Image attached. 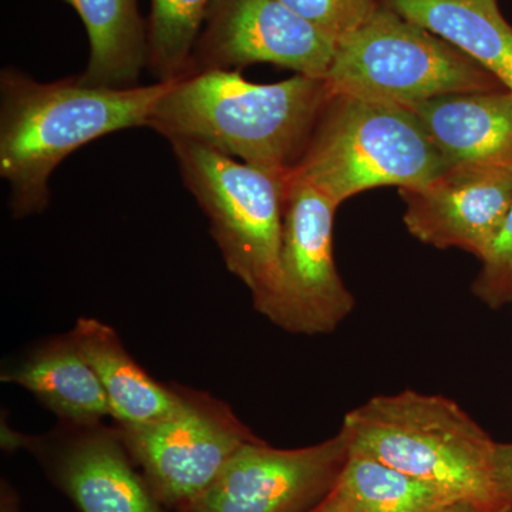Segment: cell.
Returning a JSON list of instances; mask_svg holds the SVG:
<instances>
[{
  "mask_svg": "<svg viewBox=\"0 0 512 512\" xmlns=\"http://www.w3.org/2000/svg\"><path fill=\"white\" fill-rule=\"evenodd\" d=\"M171 82L99 87L82 77L36 82L19 70L0 73V175L10 185L13 217L39 214L49 180L70 154L127 128L147 127Z\"/></svg>",
  "mask_w": 512,
  "mask_h": 512,
  "instance_id": "6da1fadb",
  "label": "cell"
},
{
  "mask_svg": "<svg viewBox=\"0 0 512 512\" xmlns=\"http://www.w3.org/2000/svg\"><path fill=\"white\" fill-rule=\"evenodd\" d=\"M332 96L325 77L295 74L259 84L241 70L207 69L173 80L148 126L275 173H291Z\"/></svg>",
  "mask_w": 512,
  "mask_h": 512,
  "instance_id": "7a4b0ae2",
  "label": "cell"
},
{
  "mask_svg": "<svg viewBox=\"0 0 512 512\" xmlns=\"http://www.w3.org/2000/svg\"><path fill=\"white\" fill-rule=\"evenodd\" d=\"M350 451L426 481L491 512L512 510L494 474L497 443L456 402L404 390L346 414Z\"/></svg>",
  "mask_w": 512,
  "mask_h": 512,
  "instance_id": "3957f363",
  "label": "cell"
},
{
  "mask_svg": "<svg viewBox=\"0 0 512 512\" xmlns=\"http://www.w3.org/2000/svg\"><path fill=\"white\" fill-rule=\"evenodd\" d=\"M448 168L412 110L332 94L289 174L339 207L372 188L423 187Z\"/></svg>",
  "mask_w": 512,
  "mask_h": 512,
  "instance_id": "277c9868",
  "label": "cell"
},
{
  "mask_svg": "<svg viewBox=\"0 0 512 512\" xmlns=\"http://www.w3.org/2000/svg\"><path fill=\"white\" fill-rule=\"evenodd\" d=\"M185 187L210 221L225 265L261 313L278 281L289 173H275L214 148L170 140Z\"/></svg>",
  "mask_w": 512,
  "mask_h": 512,
  "instance_id": "5b68a950",
  "label": "cell"
},
{
  "mask_svg": "<svg viewBox=\"0 0 512 512\" xmlns=\"http://www.w3.org/2000/svg\"><path fill=\"white\" fill-rule=\"evenodd\" d=\"M325 79L332 94L406 107L447 94L505 89L456 46L382 3L338 42Z\"/></svg>",
  "mask_w": 512,
  "mask_h": 512,
  "instance_id": "8992f818",
  "label": "cell"
},
{
  "mask_svg": "<svg viewBox=\"0 0 512 512\" xmlns=\"http://www.w3.org/2000/svg\"><path fill=\"white\" fill-rule=\"evenodd\" d=\"M178 389L180 403L167 416L114 426L157 500L168 510L185 512L239 448L259 437L224 400L180 384Z\"/></svg>",
  "mask_w": 512,
  "mask_h": 512,
  "instance_id": "52a82bcc",
  "label": "cell"
},
{
  "mask_svg": "<svg viewBox=\"0 0 512 512\" xmlns=\"http://www.w3.org/2000/svg\"><path fill=\"white\" fill-rule=\"evenodd\" d=\"M336 207L322 192L289 174L278 281L261 315L296 335H326L338 329L355 298L333 258Z\"/></svg>",
  "mask_w": 512,
  "mask_h": 512,
  "instance_id": "ba28073f",
  "label": "cell"
},
{
  "mask_svg": "<svg viewBox=\"0 0 512 512\" xmlns=\"http://www.w3.org/2000/svg\"><path fill=\"white\" fill-rule=\"evenodd\" d=\"M2 447L36 458L43 473L79 512H175L151 491L116 426L59 421L45 434L2 424Z\"/></svg>",
  "mask_w": 512,
  "mask_h": 512,
  "instance_id": "9c48e42d",
  "label": "cell"
},
{
  "mask_svg": "<svg viewBox=\"0 0 512 512\" xmlns=\"http://www.w3.org/2000/svg\"><path fill=\"white\" fill-rule=\"evenodd\" d=\"M349 454L342 429L322 443L292 450L251 441L185 512H311L335 487Z\"/></svg>",
  "mask_w": 512,
  "mask_h": 512,
  "instance_id": "30bf717a",
  "label": "cell"
},
{
  "mask_svg": "<svg viewBox=\"0 0 512 512\" xmlns=\"http://www.w3.org/2000/svg\"><path fill=\"white\" fill-rule=\"evenodd\" d=\"M336 45L282 0H214L187 73L271 63L326 77Z\"/></svg>",
  "mask_w": 512,
  "mask_h": 512,
  "instance_id": "8fae6325",
  "label": "cell"
},
{
  "mask_svg": "<svg viewBox=\"0 0 512 512\" xmlns=\"http://www.w3.org/2000/svg\"><path fill=\"white\" fill-rule=\"evenodd\" d=\"M414 238L484 261L512 208V164L461 165L412 190H400Z\"/></svg>",
  "mask_w": 512,
  "mask_h": 512,
  "instance_id": "7c38bea8",
  "label": "cell"
},
{
  "mask_svg": "<svg viewBox=\"0 0 512 512\" xmlns=\"http://www.w3.org/2000/svg\"><path fill=\"white\" fill-rule=\"evenodd\" d=\"M407 109L416 114L448 167L512 164L510 90L447 94Z\"/></svg>",
  "mask_w": 512,
  "mask_h": 512,
  "instance_id": "4fadbf2b",
  "label": "cell"
},
{
  "mask_svg": "<svg viewBox=\"0 0 512 512\" xmlns=\"http://www.w3.org/2000/svg\"><path fill=\"white\" fill-rule=\"evenodd\" d=\"M0 380L28 390L62 423L94 424L111 417L99 377L70 333L40 340L6 360Z\"/></svg>",
  "mask_w": 512,
  "mask_h": 512,
  "instance_id": "5bb4252c",
  "label": "cell"
},
{
  "mask_svg": "<svg viewBox=\"0 0 512 512\" xmlns=\"http://www.w3.org/2000/svg\"><path fill=\"white\" fill-rule=\"evenodd\" d=\"M69 333L99 377L116 426L150 423L167 416L180 403L178 384L168 386L148 375L107 323L80 318Z\"/></svg>",
  "mask_w": 512,
  "mask_h": 512,
  "instance_id": "9a60e30c",
  "label": "cell"
},
{
  "mask_svg": "<svg viewBox=\"0 0 512 512\" xmlns=\"http://www.w3.org/2000/svg\"><path fill=\"white\" fill-rule=\"evenodd\" d=\"M447 40L512 92V26L495 0H380Z\"/></svg>",
  "mask_w": 512,
  "mask_h": 512,
  "instance_id": "2e32d148",
  "label": "cell"
},
{
  "mask_svg": "<svg viewBox=\"0 0 512 512\" xmlns=\"http://www.w3.org/2000/svg\"><path fill=\"white\" fill-rule=\"evenodd\" d=\"M312 511L491 512L444 488L355 451H350L348 461L328 497Z\"/></svg>",
  "mask_w": 512,
  "mask_h": 512,
  "instance_id": "e0dca14e",
  "label": "cell"
},
{
  "mask_svg": "<svg viewBox=\"0 0 512 512\" xmlns=\"http://www.w3.org/2000/svg\"><path fill=\"white\" fill-rule=\"evenodd\" d=\"M82 19L90 57L80 77L99 87L137 86L148 64L147 23L137 0H63Z\"/></svg>",
  "mask_w": 512,
  "mask_h": 512,
  "instance_id": "ac0fdd59",
  "label": "cell"
},
{
  "mask_svg": "<svg viewBox=\"0 0 512 512\" xmlns=\"http://www.w3.org/2000/svg\"><path fill=\"white\" fill-rule=\"evenodd\" d=\"M148 64L157 82L190 70L192 55L214 0H150Z\"/></svg>",
  "mask_w": 512,
  "mask_h": 512,
  "instance_id": "d6986e66",
  "label": "cell"
},
{
  "mask_svg": "<svg viewBox=\"0 0 512 512\" xmlns=\"http://www.w3.org/2000/svg\"><path fill=\"white\" fill-rule=\"evenodd\" d=\"M296 15L336 43L365 25L380 0H282Z\"/></svg>",
  "mask_w": 512,
  "mask_h": 512,
  "instance_id": "ffe728a7",
  "label": "cell"
},
{
  "mask_svg": "<svg viewBox=\"0 0 512 512\" xmlns=\"http://www.w3.org/2000/svg\"><path fill=\"white\" fill-rule=\"evenodd\" d=\"M481 264L480 274L473 282L474 295L491 309L512 303V208Z\"/></svg>",
  "mask_w": 512,
  "mask_h": 512,
  "instance_id": "44dd1931",
  "label": "cell"
},
{
  "mask_svg": "<svg viewBox=\"0 0 512 512\" xmlns=\"http://www.w3.org/2000/svg\"><path fill=\"white\" fill-rule=\"evenodd\" d=\"M494 474L498 490L512 507V443L495 446Z\"/></svg>",
  "mask_w": 512,
  "mask_h": 512,
  "instance_id": "7402d4cb",
  "label": "cell"
},
{
  "mask_svg": "<svg viewBox=\"0 0 512 512\" xmlns=\"http://www.w3.org/2000/svg\"><path fill=\"white\" fill-rule=\"evenodd\" d=\"M311 512H313V511H311ZM503 512H512V510H505V511H503Z\"/></svg>",
  "mask_w": 512,
  "mask_h": 512,
  "instance_id": "603a6c76",
  "label": "cell"
}]
</instances>
